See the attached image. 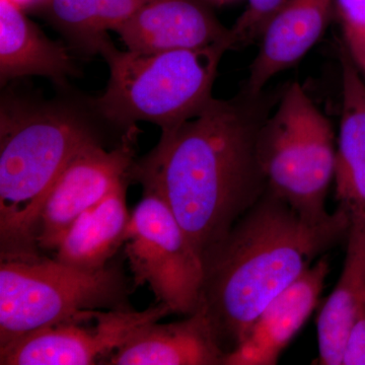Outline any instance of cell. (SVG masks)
Segmentation results:
<instances>
[{
    "label": "cell",
    "instance_id": "obj_5",
    "mask_svg": "<svg viewBox=\"0 0 365 365\" xmlns=\"http://www.w3.org/2000/svg\"><path fill=\"white\" fill-rule=\"evenodd\" d=\"M128 294L117 266L88 271L38 254L0 258V347L47 327L128 307Z\"/></svg>",
    "mask_w": 365,
    "mask_h": 365
},
{
    "label": "cell",
    "instance_id": "obj_10",
    "mask_svg": "<svg viewBox=\"0 0 365 365\" xmlns=\"http://www.w3.org/2000/svg\"><path fill=\"white\" fill-rule=\"evenodd\" d=\"M131 51L199 49L227 42L225 28L204 0H150L114 31Z\"/></svg>",
    "mask_w": 365,
    "mask_h": 365
},
{
    "label": "cell",
    "instance_id": "obj_8",
    "mask_svg": "<svg viewBox=\"0 0 365 365\" xmlns=\"http://www.w3.org/2000/svg\"><path fill=\"white\" fill-rule=\"evenodd\" d=\"M170 314L169 307L158 302L144 311L130 307L98 311L93 326H86L88 322L58 324L2 346L0 364H96L109 359L144 327Z\"/></svg>",
    "mask_w": 365,
    "mask_h": 365
},
{
    "label": "cell",
    "instance_id": "obj_2",
    "mask_svg": "<svg viewBox=\"0 0 365 365\" xmlns=\"http://www.w3.org/2000/svg\"><path fill=\"white\" fill-rule=\"evenodd\" d=\"M350 225L341 206L325 220H309L267 189L204 260L201 304L225 354L317 257L347 237Z\"/></svg>",
    "mask_w": 365,
    "mask_h": 365
},
{
    "label": "cell",
    "instance_id": "obj_11",
    "mask_svg": "<svg viewBox=\"0 0 365 365\" xmlns=\"http://www.w3.org/2000/svg\"><path fill=\"white\" fill-rule=\"evenodd\" d=\"M330 269L323 257L264 309L222 365H274L318 304Z\"/></svg>",
    "mask_w": 365,
    "mask_h": 365
},
{
    "label": "cell",
    "instance_id": "obj_3",
    "mask_svg": "<svg viewBox=\"0 0 365 365\" xmlns=\"http://www.w3.org/2000/svg\"><path fill=\"white\" fill-rule=\"evenodd\" d=\"M51 98L6 88L0 98V247L26 251L36 245L38 217L53 184L72 158L105 145L118 132L96 98L56 86Z\"/></svg>",
    "mask_w": 365,
    "mask_h": 365
},
{
    "label": "cell",
    "instance_id": "obj_19",
    "mask_svg": "<svg viewBox=\"0 0 365 365\" xmlns=\"http://www.w3.org/2000/svg\"><path fill=\"white\" fill-rule=\"evenodd\" d=\"M334 16L342 30L345 51L365 81V0H334Z\"/></svg>",
    "mask_w": 365,
    "mask_h": 365
},
{
    "label": "cell",
    "instance_id": "obj_17",
    "mask_svg": "<svg viewBox=\"0 0 365 365\" xmlns=\"http://www.w3.org/2000/svg\"><path fill=\"white\" fill-rule=\"evenodd\" d=\"M124 181L104 199L86 210L67 230L56 250L57 260L83 270L96 271L109 261L124 245L130 215L127 209Z\"/></svg>",
    "mask_w": 365,
    "mask_h": 365
},
{
    "label": "cell",
    "instance_id": "obj_9",
    "mask_svg": "<svg viewBox=\"0 0 365 365\" xmlns=\"http://www.w3.org/2000/svg\"><path fill=\"white\" fill-rule=\"evenodd\" d=\"M139 130L132 127L112 150L95 144L71 158L53 184L36 227L38 249L56 251L74 222L120 182L131 181Z\"/></svg>",
    "mask_w": 365,
    "mask_h": 365
},
{
    "label": "cell",
    "instance_id": "obj_16",
    "mask_svg": "<svg viewBox=\"0 0 365 365\" xmlns=\"http://www.w3.org/2000/svg\"><path fill=\"white\" fill-rule=\"evenodd\" d=\"M337 284L318 316L319 364L342 365L348 333L365 302V220L351 217Z\"/></svg>",
    "mask_w": 365,
    "mask_h": 365
},
{
    "label": "cell",
    "instance_id": "obj_13",
    "mask_svg": "<svg viewBox=\"0 0 365 365\" xmlns=\"http://www.w3.org/2000/svg\"><path fill=\"white\" fill-rule=\"evenodd\" d=\"M225 353L200 304L182 321L141 329L108 359L112 365H220Z\"/></svg>",
    "mask_w": 365,
    "mask_h": 365
},
{
    "label": "cell",
    "instance_id": "obj_20",
    "mask_svg": "<svg viewBox=\"0 0 365 365\" xmlns=\"http://www.w3.org/2000/svg\"><path fill=\"white\" fill-rule=\"evenodd\" d=\"M284 0H248V6L230 28L232 49L259 39L264 26Z\"/></svg>",
    "mask_w": 365,
    "mask_h": 365
},
{
    "label": "cell",
    "instance_id": "obj_14",
    "mask_svg": "<svg viewBox=\"0 0 365 365\" xmlns=\"http://www.w3.org/2000/svg\"><path fill=\"white\" fill-rule=\"evenodd\" d=\"M68 48L48 38L21 7L0 0V83L25 76H44L56 86L76 76Z\"/></svg>",
    "mask_w": 365,
    "mask_h": 365
},
{
    "label": "cell",
    "instance_id": "obj_22",
    "mask_svg": "<svg viewBox=\"0 0 365 365\" xmlns=\"http://www.w3.org/2000/svg\"><path fill=\"white\" fill-rule=\"evenodd\" d=\"M11 2H14L16 6L21 7V9H26V7H29L31 6H34V4H37L38 2H44L45 0H11Z\"/></svg>",
    "mask_w": 365,
    "mask_h": 365
},
{
    "label": "cell",
    "instance_id": "obj_1",
    "mask_svg": "<svg viewBox=\"0 0 365 365\" xmlns=\"http://www.w3.org/2000/svg\"><path fill=\"white\" fill-rule=\"evenodd\" d=\"M268 115L263 93L212 98L132 165L131 181L162 197L203 262L267 191L259 136Z\"/></svg>",
    "mask_w": 365,
    "mask_h": 365
},
{
    "label": "cell",
    "instance_id": "obj_23",
    "mask_svg": "<svg viewBox=\"0 0 365 365\" xmlns=\"http://www.w3.org/2000/svg\"><path fill=\"white\" fill-rule=\"evenodd\" d=\"M218 1H225V0H218Z\"/></svg>",
    "mask_w": 365,
    "mask_h": 365
},
{
    "label": "cell",
    "instance_id": "obj_12",
    "mask_svg": "<svg viewBox=\"0 0 365 365\" xmlns=\"http://www.w3.org/2000/svg\"><path fill=\"white\" fill-rule=\"evenodd\" d=\"M334 16V0H284L264 26L246 90L263 93L280 72L306 56Z\"/></svg>",
    "mask_w": 365,
    "mask_h": 365
},
{
    "label": "cell",
    "instance_id": "obj_18",
    "mask_svg": "<svg viewBox=\"0 0 365 365\" xmlns=\"http://www.w3.org/2000/svg\"><path fill=\"white\" fill-rule=\"evenodd\" d=\"M150 0H45L46 20L85 55L98 54L115 31Z\"/></svg>",
    "mask_w": 365,
    "mask_h": 365
},
{
    "label": "cell",
    "instance_id": "obj_21",
    "mask_svg": "<svg viewBox=\"0 0 365 365\" xmlns=\"http://www.w3.org/2000/svg\"><path fill=\"white\" fill-rule=\"evenodd\" d=\"M342 365H365V302L348 333Z\"/></svg>",
    "mask_w": 365,
    "mask_h": 365
},
{
    "label": "cell",
    "instance_id": "obj_7",
    "mask_svg": "<svg viewBox=\"0 0 365 365\" xmlns=\"http://www.w3.org/2000/svg\"><path fill=\"white\" fill-rule=\"evenodd\" d=\"M124 252L135 287H148L172 314L189 316L201 304L203 259L162 197L143 189L130 215Z\"/></svg>",
    "mask_w": 365,
    "mask_h": 365
},
{
    "label": "cell",
    "instance_id": "obj_6",
    "mask_svg": "<svg viewBox=\"0 0 365 365\" xmlns=\"http://www.w3.org/2000/svg\"><path fill=\"white\" fill-rule=\"evenodd\" d=\"M335 136L331 122L299 83L288 86L259 136V157L269 191L302 216L323 220L335 177Z\"/></svg>",
    "mask_w": 365,
    "mask_h": 365
},
{
    "label": "cell",
    "instance_id": "obj_4",
    "mask_svg": "<svg viewBox=\"0 0 365 365\" xmlns=\"http://www.w3.org/2000/svg\"><path fill=\"white\" fill-rule=\"evenodd\" d=\"M230 49L223 42L199 49L121 51L109 38L98 50L109 66L107 88L96 98L98 110L123 133L140 121L170 133L210 102L220 60Z\"/></svg>",
    "mask_w": 365,
    "mask_h": 365
},
{
    "label": "cell",
    "instance_id": "obj_15",
    "mask_svg": "<svg viewBox=\"0 0 365 365\" xmlns=\"http://www.w3.org/2000/svg\"><path fill=\"white\" fill-rule=\"evenodd\" d=\"M342 112L336 150V197L351 217L365 220V81L341 50Z\"/></svg>",
    "mask_w": 365,
    "mask_h": 365
}]
</instances>
